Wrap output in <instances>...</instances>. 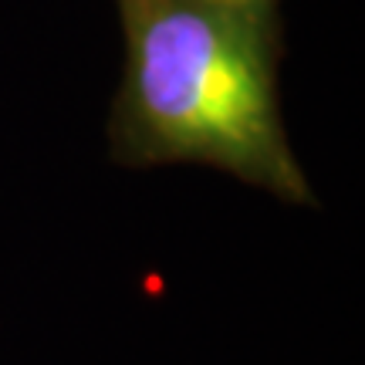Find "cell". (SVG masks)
Listing matches in <instances>:
<instances>
[{"label":"cell","instance_id":"6da1fadb","mask_svg":"<svg viewBox=\"0 0 365 365\" xmlns=\"http://www.w3.org/2000/svg\"><path fill=\"white\" fill-rule=\"evenodd\" d=\"M125 71L108 153L149 170L203 163L281 203L314 193L291 153L277 98L284 31L277 0H115Z\"/></svg>","mask_w":365,"mask_h":365}]
</instances>
